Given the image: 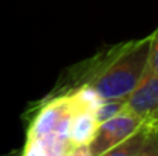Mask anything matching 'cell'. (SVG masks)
<instances>
[{
  "mask_svg": "<svg viewBox=\"0 0 158 156\" xmlns=\"http://www.w3.org/2000/svg\"><path fill=\"white\" fill-rule=\"evenodd\" d=\"M126 107L138 115L144 124L158 129V77L146 72L141 83L126 100Z\"/></svg>",
  "mask_w": 158,
  "mask_h": 156,
  "instance_id": "obj_3",
  "label": "cell"
},
{
  "mask_svg": "<svg viewBox=\"0 0 158 156\" xmlns=\"http://www.w3.org/2000/svg\"><path fill=\"white\" fill-rule=\"evenodd\" d=\"M64 156H92L89 146H74Z\"/></svg>",
  "mask_w": 158,
  "mask_h": 156,
  "instance_id": "obj_10",
  "label": "cell"
},
{
  "mask_svg": "<svg viewBox=\"0 0 158 156\" xmlns=\"http://www.w3.org/2000/svg\"><path fill=\"white\" fill-rule=\"evenodd\" d=\"M98 122L95 119L94 110H78L69 126V142L71 146H89L92 141L95 132H97Z\"/></svg>",
  "mask_w": 158,
  "mask_h": 156,
  "instance_id": "obj_5",
  "label": "cell"
},
{
  "mask_svg": "<svg viewBox=\"0 0 158 156\" xmlns=\"http://www.w3.org/2000/svg\"><path fill=\"white\" fill-rule=\"evenodd\" d=\"M157 132H158V129H157Z\"/></svg>",
  "mask_w": 158,
  "mask_h": 156,
  "instance_id": "obj_12",
  "label": "cell"
},
{
  "mask_svg": "<svg viewBox=\"0 0 158 156\" xmlns=\"http://www.w3.org/2000/svg\"><path fill=\"white\" fill-rule=\"evenodd\" d=\"M137 156H158V132L152 130Z\"/></svg>",
  "mask_w": 158,
  "mask_h": 156,
  "instance_id": "obj_9",
  "label": "cell"
},
{
  "mask_svg": "<svg viewBox=\"0 0 158 156\" xmlns=\"http://www.w3.org/2000/svg\"><path fill=\"white\" fill-rule=\"evenodd\" d=\"M144 124V121L135 115L127 107L121 110L118 115L112 116L105 122L98 124L97 132L89 142V150L92 156H100L112 147L124 142L134 133H137Z\"/></svg>",
  "mask_w": 158,
  "mask_h": 156,
  "instance_id": "obj_2",
  "label": "cell"
},
{
  "mask_svg": "<svg viewBox=\"0 0 158 156\" xmlns=\"http://www.w3.org/2000/svg\"><path fill=\"white\" fill-rule=\"evenodd\" d=\"M124 109H126V100H105L95 109L94 115H95L97 122L102 124L107 119H110L112 116L118 115Z\"/></svg>",
  "mask_w": 158,
  "mask_h": 156,
  "instance_id": "obj_7",
  "label": "cell"
},
{
  "mask_svg": "<svg viewBox=\"0 0 158 156\" xmlns=\"http://www.w3.org/2000/svg\"><path fill=\"white\" fill-rule=\"evenodd\" d=\"M3 156H20V152H11L8 155H3Z\"/></svg>",
  "mask_w": 158,
  "mask_h": 156,
  "instance_id": "obj_11",
  "label": "cell"
},
{
  "mask_svg": "<svg viewBox=\"0 0 158 156\" xmlns=\"http://www.w3.org/2000/svg\"><path fill=\"white\" fill-rule=\"evenodd\" d=\"M148 72L158 77V26L151 35V48H149V61Z\"/></svg>",
  "mask_w": 158,
  "mask_h": 156,
  "instance_id": "obj_8",
  "label": "cell"
},
{
  "mask_svg": "<svg viewBox=\"0 0 158 156\" xmlns=\"http://www.w3.org/2000/svg\"><path fill=\"white\" fill-rule=\"evenodd\" d=\"M71 147L69 138L57 133L26 136L20 156H64Z\"/></svg>",
  "mask_w": 158,
  "mask_h": 156,
  "instance_id": "obj_4",
  "label": "cell"
},
{
  "mask_svg": "<svg viewBox=\"0 0 158 156\" xmlns=\"http://www.w3.org/2000/svg\"><path fill=\"white\" fill-rule=\"evenodd\" d=\"M152 130H157V129L146 124L137 133H134L131 138H127L124 142L112 147L110 150L105 152L100 156H137L140 153V150L143 149V146H144V142H146V139H148V136Z\"/></svg>",
  "mask_w": 158,
  "mask_h": 156,
  "instance_id": "obj_6",
  "label": "cell"
},
{
  "mask_svg": "<svg viewBox=\"0 0 158 156\" xmlns=\"http://www.w3.org/2000/svg\"><path fill=\"white\" fill-rule=\"evenodd\" d=\"M149 48L151 35L107 48L63 74L51 94L89 86L103 100H127L148 72Z\"/></svg>",
  "mask_w": 158,
  "mask_h": 156,
  "instance_id": "obj_1",
  "label": "cell"
}]
</instances>
